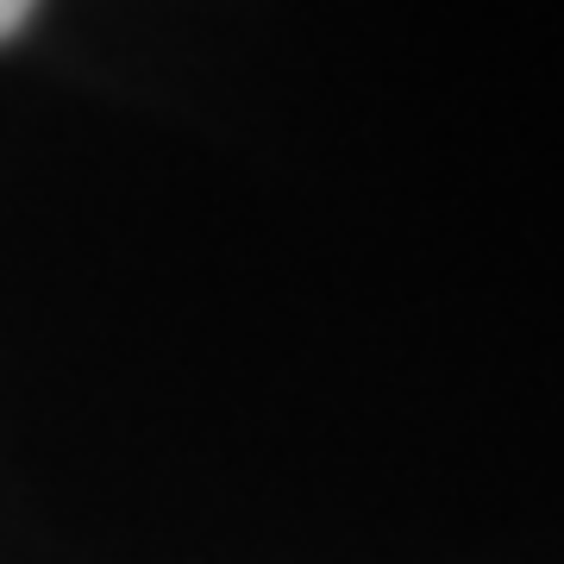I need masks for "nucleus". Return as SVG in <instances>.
Wrapping results in <instances>:
<instances>
[{"label": "nucleus", "mask_w": 564, "mask_h": 564, "mask_svg": "<svg viewBox=\"0 0 564 564\" xmlns=\"http://www.w3.org/2000/svg\"><path fill=\"white\" fill-rule=\"evenodd\" d=\"M32 7H39V0H0V44L13 39L25 20H32Z\"/></svg>", "instance_id": "nucleus-1"}]
</instances>
